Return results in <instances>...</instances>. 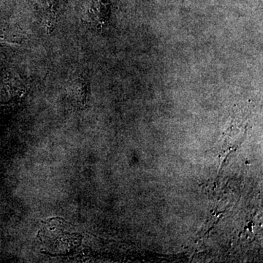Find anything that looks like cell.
<instances>
[{
    "instance_id": "obj_1",
    "label": "cell",
    "mask_w": 263,
    "mask_h": 263,
    "mask_svg": "<svg viewBox=\"0 0 263 263\" xmlns=\"http://www.w3.org/2000/svg\"><path fill=\"white\" fill-rule=\"evenodd\" d=\"M43 224L37 237L48 253L62 255L79 247L81 235L72 231V226L65 219L53 218L43 221Z\"/></svg>"
},
{
    "instance_id": "obj_2",
    "label": "cell",
    "mask_w": 263,
    "mask_h": 263,
    "mask_svg": "<svg viewBox=\"0 0 263 263\" xmlns=\"http://www.w3.org/2000/svg\"><path fill=\"white\" fill-rule=\"evenodd\" d=\"M85 13L84 18L91 26L95 27H102L105 24L107 20V8H100V6L95 7V4L89 7Z\"/></svg>"
}]
</instances>
